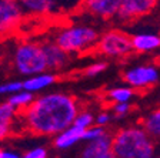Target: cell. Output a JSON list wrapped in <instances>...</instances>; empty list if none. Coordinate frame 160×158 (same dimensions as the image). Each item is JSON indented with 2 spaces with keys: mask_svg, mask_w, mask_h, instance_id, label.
<instances>
[{
  "mask_svg": "<svg viewBox=\"0 0 160 158\" xmlns=\"http://www.w3.org/2000/svg\"><path fill=\"white\" fill-rule=\"evenodd\" d=\"M112 152V135L109 132L100 138L90 141L82 150L80 158H104Z\"/></svg>",
  "mask_w": 160,
  "mask_h": 158,
  "instance_id": "8fae6325",
  "label": "cell"
},
{
  "mask_svg": "<svg viewBox=\"0 0 160 158\" xmlns=\"http://www.w3.org/2000/svg\"><path fill=\"white\" fill-rule=\"evenodd\" d=\"M142 128L152 140H160V108L150 111L142 120Z\"/></svg>",
  "mask_w": 160,
  "mask_h": 158,
  "instance_id": "e0dca14e",
  "label": "cell"
},
{
  "mask_svg": "<svg viewBox=\"0 0 160 158\" xmlns=\"http://www.w3.org/2000/svg\"><path fill=\"white\" fill-rule=\"evenodd\" d=\"M159 80V70L150 64L132 67L123 73V81H126L127 86L133 90H146L153 87Z\"/></svg>",
  "mask_w": 160,
  "mask_h": 158,
  "instance_id": "8992f818",
  "label": "cell"
},
{
  "mask_svg": "<svg viewBox=\"0 0 160 158\" xmlns=\"http://www.w3.org/2000/svg\"><path fill=\"white\" fill-rule=\"evenodd\" d=\"M130 39H132L133 51L146 53L160 49V36L157 34H136Z\"/></svg>",
  "mask_w": 160,
  "mask_h": 158,
  "instance_id": "2e32d148",
  "label": "cell"
},
{
  "mask_svg": "<svg viewBox=\"0 0 160 158\" xmlns=\"http://www.w3.org/2000/svg\"><path fill=\"white\" fill-rule=\"evenodd\" d=\"M2 158H20V155L14 151H3L2 152Z\"/></svg>",
  "mask_w": 160,
  "mask_h": 158,
  "instance_id": "4316f807",
  "label": "cell"
},
{
  "mask_svg": "<svg viewBox=\"0 0 160 158\" xmlns=\"http://www.w3.org/2000/svg\"><path fill=\"white\" fill-rule=\"evenodd\" d=\"M57 80L56 74L53 73H42V74H37V76H32L29 79H26L24 81H22V86H23L24 91H29V93H37V91H42L44 90L46 87L52 86L54 84Z\"/></svg>",
  "mask_w": 160,
  "mask_h": 158,
  "instance_id": "9a60e30c",
  "label": "cell"
},
{
  "mask_svg": "<svg viewBox=\"0 0 160 158\" xmlns=\"http://www.w3.org/2000/svg\"><path fill=\"white\" fill-rule=\"evenodd\" d=\"M23 17L16 0H0V39L12 36L23 23Z\"/></svg>",
  "mask_w": 160,
  "mask_h": 158,
  "instance_id": "52a82bcc",
  "label": "cell"
},
{
  "mask_svg": "<svg viewBox=\"0 0 160 158\" xmlns=\"http://www.w3.org/2000/svg\"><path fill=\"white\" fill-rule=\"evenodd\" d=\"M13 64L20 74L27 77L47 71L43 50L36 41H22L17 44L13 53Z\"/></svg>",
  "mask_w": 160,
  "mask_h": 158,
  "instance_id": "277c9868",
  "label": "cell"
},
{
  "mask_svg": "<svg viewBox=\"0 0 160 158\" xmlns=\"http://www.w3.org/2000/svg\"><path fill=\"white\" fill-rule=\"evenodd\" d=\"M110 120H112V115H110L107 111H103V113H100V114H97V117L94 118V125L103 127L104 128V127L110 122Z\"/></svg>",
  "mask_w": 160,
  "mask_h": 158,
  "instance_id": "484cf974",
  "label": "cell"
},
{
  "mask_svg": "<svg viewBox=\"0 0 160 158\" xmlns=\"http://www.w3.org/2000/svg\"><path fill=\"white\" fill-rule=\"evenodd\" d=\"M159 59H160V49H159Z\"/></svg>",
  "mask_w": 160,
  "mask_h": 158,
  "instance_id": "4dcf8cb0",
  "label": "cell"
},
{
  "mask_svg": "<svg viewBox=\"0 0 160 158\" xmlns=\"http://www.w3.org/2000/svg\"><path fill=\"white\" fill-rule=\"evenodd\" d=\"M153 158H160V157H153Z\"/></svg>",
  "mask_w": 160,
  "mask_h": 158,
  "instance_id": "1f68e13d",
  "label": "cell"
},
{
  "mask_svg": "<svg viewBox=\"0 0 160 158\" xmlns=\"http://www.w3.org/2000/svg\"><path fill=\"white\" fill-rule=\"evenodd\" d=\"M73 125L77 127V128H80V130H83V131L87 130V128H90L92 125H94L93 114L89 113V111H80L79 114L76 115V118H74Z\"/></svg>",
  "mask_w": 160,
  "mask_h": 158,
  "instance_id": "ffe728a7",
  "label": "cell"
},
{
  "mask_svg": "<svg viewBox=\"0 0 160 158\" xmlns=\"http://www.w3.org/2000/svg\"><path fill=\"white\" fill-rule=\"evenodd\" d=\"M82 138H83V130L77 128L72 124L69 128H66L64 131H62L54 137L53 145L57 150H69L79 141H82Z\"/></svg>",
  "mask_w": 160,
  "mask_h": 158,
  "instance_id": "4fadbf2b",
  "label": "cell"
},
{
  "mask_svg": "<svg viewBox=\"0 0 160 158\" xmlns=\"http://www.w3.org/2000/svg\"><path fill=\"white\" fill-rule=\"evenodd\" d=\"M104 158H114V155L112 154V152H110V154H109V155H106V157H104Z\"/></svg>",
  "mask_w": 160,
  "mask_h": 158,
  "instance_id": "83f0119b",
  "label": "cell"
},
{
  "mask_svg": "<svg viewBox=\"0 0 160 158\" xmlns=\"http://www.w3.org/2000/svg\"><path fill=\"white\" fill-rule=\"evenodd\" d=\"M2 152H3V150L0 148V158H2Z\"/></svg>",
  "mask_w": 160,
  "mask_h": 158,
  "instance_id": "f546056e",
  "label": "cell"
},
{
  "mask_svg": "<svg viewBox=\"0 0 160 158\" xmlns=\"http://www.w3.org/2000/svg\"><path fill=\"white\" fill-rule=\"evenodd\" d=\"M79 113V103L73 96L66 93H49L34 98L19 114L29 132L56 137L73 124Z\"/></svg>",
  "mask_w": 160,
  "mask_h": 158,
  "instance_id": "6da1fadb",
  "label": "cell"
},
{
  "mask_svg": "<svg viewBox=\"0 0 160 158\" xmlns=\"http://www.w3.org/2000/svg\"><path fill=\"white\" fill-rule=\"evenodd\" d=\"M99 37V30L92 26H69L57 30L53 41L63 51L72 54L93 51Z\"/></svg>",
  "mask_w": 160,
  "mask_h": 158,
  "instance_id": "3957f363",
  "label": "cell"
},
{
  "mask_svg": "<svg viewBox=\"0 0 160 158\" xmlns=\"http://www.w3.org/2000/svg\"><path fill=\"white\" fill-rule=\"evenodd\" d=\"M107 61H97V63H93V64H90L87 66L86 69L83 70V74L86 77H96L99 76L100 73H103L104 70L107 69Z\"/></svg>",
  "mask_w": 160,
  "mask_h": 158,
  "instance_id": "7402d4cb",
  "label": "cell"
},
{
  "mask_svg": "<svg viewBox=\"0 0 160 158\" xmlns=\"http://www.w3.org/2000/svg\"><path fill=\"white\" fill-rule=\"evenodd\" d=\"M33 100H34V96L32 94V93L22 90V91H19V93L12 94V96H10V98L7 100V103H9V104L12 105L14 110H16V111H22V110L26 108L27 105L32 104V101H33Z\"/></svg>",
  "mask_w": 160,
  "mask_h": 158,
  "instance_id": "d6986e66",
  "label": "cell"
},
{
  "mask_svg": "<svg viewBox=\"0 0 160 158\" xmlns=\"http://www.w3.org/2000/svg\"><path fill=\"white\" fill-rule=\"evenodd\" d=\"M159 0H122L117 17L122 22H132L152 13Z\"/></svg>",
  "mask_w": 160,
  "mask_h": 158,
  "instance_id": "ba28073f",
  "label": "cell"
},
{
  "mask_svg": "<svg viewBox=\"0 0 160 158\" xmlns=\"http://www.w3.org/2000/svg\"><path fill=\"white\" fill-rule=\"evenodd\" d=\"M22 13L26 16H49L53 13L54 0H16Z\"/></svg>",
  "mask_w": 160,
  "mask_h": 158,
  "instance_id": "7c38bea8",
  "label": "cell"
},
{
  "mask_svg": "<svg viewBox=\"0 0 160 158\" xmlns=\"http://www.w3.org/2000/svg\"><path fill=\"white\" fill-rule=\"evenodd\" d=\"M2 59H3V56H2V51H0V63H2Z\"/></svg>",
  "mask_w": 160,
  "mask_h": 158,
  "instance_id": "f1b7e54d",
  "label": "cell"
},
{
  "mask_svg": "<svg viewBox=\"0 0 160 158\" xmlns=\"http://www.w3.org/2000/svg\"><path fill=\"white\" fill-rule=\"evenodd\" d=\"M93 51L97 54L110 57V59H123L133 53L130 36L119 29H112L106 33L100 34L97 44Z\"/></svg>",
  "mask_w": 160,
  "mask_h": 158,
  "instance_id": "5b68a950",
  "label": "cell"
},
{
  "mask_svg": "<svg viewBox=\"0 0 160 158\" xmlns=\"http://www.w3.org/2000/svg\"><path fill=\"white\" fill-rule=\"evenodd\" d=\"M130 110H132L130 103H116V104H113V113L114 117H117V118H122V117L127 115Z\"/></svg>",
  "mask_w": 160,
  "mask_h": 158,
  "instance_id": "cb8c5ba5",
  "label": "cell"
},
{
  "mask_svg": "<svg viewBox=\"0 0 160 158\" xmlns=\"http://www.w3.org/2000/svg\"><path fill=\"white\" fill-rule=\"evenodd\" d=\"M122 0H82V10L84 13L99 19H112L117 16Z\"/></svg>",
  "mask_w": 160,
  "mask_h": 158,
  "instance_id": "30bf717a",
  "label": "cell"
},
{
  "mask_svg": "<svg viewBox=\"0 0 160 158\" xmlns=\"http://www.w3.org/2000/svg\"><path fill=\"white\" fill-rule=\"evenodd\" d=\"M134 96H136V91L133 89H130L129 86L114 87V89L109 90V93H107V98L113 104H116V103H130Z\"/></svg>",
  "mask_w": 160,
  "mask_h": 158,
  "instance_id": "ac0fdd59",
  "label": "cell"
},
{
  "mask_svg": "<svg viewBox=\"0 0 160 158\" xmlns=\"http://www.w3.org/2000/svg\"><path fill=\"white\" fill-rule=\"evenodd\" d=\"M16 115L17 111L7 101L0 104V141L13 134Z\"/></svg>",
  "mask_w": 160,
  "mask_h": 158,
  "instance_id": "5bb4252c",
  "label": "cell"
},
{
  "mask_svg": "<svg viewBox=\"0 0 160 158\" xmlns=\"http://www.w3.org/2000/svg\"><path fill=\"white\" fill-rule=\"evenodd\" d=\"M106 132L107 131L103 128V127L92 125L90 128H87V130H84V131H83V138H82V141H86V142L94 141V140L100 138V137H103Z\"/></svg>",
  "mask_w": 160,
  "mask_h": 158,
  "instance_id": "44dd1931",
  "label": "cell"
},
{
  "mask_svg": "<svg viewBox=\"0 0 160 158\" xmlns=\"http://www.w3.org/2000/svg\"><path fill=\"white\" fill-rule=\"evenodd\" d=\"M112 154L114 158H153L156 144L140 125H129L112 135Z\"/></svg>",
  "mask_w": 160,
  "mask_h": 158,
  "instance_id": "7a4b0ae2",
  "label": "cell"
},
{
  "mask_svg": "<svg viewBox=\"0 0 160 158\" xmlns=\"http://www.w3.org/2000/svg\"><path fill=\"white\" fill-rule=\"evenodd\" d=\"M40 47L43 50L47 70L59 71V70H63L64 67L70 64V56L60 49L53 40H46L43 43H40Z\"/></svg>",
  "mask_w": 160,
  "mask_h": 158,
  "instance_id": "9c48e42d",
  "label": "cell"
},
{
  "mask_svg": "<svg viewBox=\"0 0 160 158\" xmlns=\"http://www.w3.org/2000/svg\"><path fill=\"white\" fill-rule=\"evenodd\" d=\"M23 90L22 81H9L0 84V94H14Z\"/></svg>",
  "mask_w": 160,
  "mask_h": 158,
  "instance_id": "603a6c76",
  "label": "cell"
},
{
  "mask_svg": "<svg viewBox=\"0 0 160 158\" xmlns=\"http://www.w3.org/2000/svg\"><path fill=\"white\" fill-rule=\"evenodd\" d=\"M49 154H47V150L43 148V147H37V148H33L30 151L24 152L23 155H20V158H47Z\"/></svg>",
  "mask_w": 160,
  "mask_h": 158,
  "instance_id": "d4e9b609",
  "label": "cell"
}]
</instances>
